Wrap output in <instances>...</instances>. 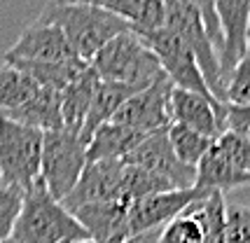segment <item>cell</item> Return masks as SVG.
<instances>
[{
    "mask_svg": "<svg viewBox=\"0 0 250 243\" xmlns=\"http://www.w3.org/2000/svg\"><path fill=\"white\" fill-rule=\"evenodd\" d=\"M141 89L126 87V84H117V82H98L96 94L91 99V105H89L87 120H84V126H82V138L89 143V138L94 136L98 126L103 124H110L112 117L117 115L122 105L133 96L138 94Z\"/></svg>",
    "mask_w": 250,
    "mask_h": 243,
    "instance_id": "obj_20",
    "label": "cell"
},
{
    "mask_svg": "<svg viewBox=\"0 0 250 243\" xmlns=\"http://www.w3.org/2000/svg\"><path fill=\"white\" fill-rule=\"evenodd\" d=\"M5 63H10L17 70H21L23 75H28L38 87L52 89L59 94H63L65 89L77 78H82L89 68V63L80 61V59H70L63 63H28V61H5Z\"/></svg>",
    "mask_w": 250,
    "mask_h": 243,
    "instance_id": "obj_22",
    "label": "cell"
},
{
    "mask_svg": "<svg viewBox=\"0 0 250 243\" xmlns=\"http://www.w3.org/2000/svg\"><path fill=\"white\" fill-rule=\"evenodd\" d=\"M129 208V201H110V203H96V206H82L73 210V215L91 241L124 243L131 236Z\"/></svg>",
    "mask_w": 250,
    "mask_h": 243,
    "instance_id": "obj_15",
    "label": "cell"
},
{
    "mask_svg": "<svg viewBox=\"0 0 250 243\" xmlns=\"http://www.w3.org/2000/svg\"><path fill=\"white\" fill-rule=\"evenodd\" d=\"M241 185H250V176L248 173H241L239 168L225 157V152L218 147V143L213 141L210 150L196 164L194 187L210 192V194H215V192L225 194V192L236 189Z\"/></svg>",
    "mask_w": 250,
    "mask_h": 243,
    "instance_id": "obj_16",
    "label": "cell"
},
{
    "mask_svg": "<svg viewBox=\"0 0 250 243\" xmlns=\"http://www.w3.org/2000/svg\"><path fill=\"white\" fill-rule=\"evenodd\" d=\"M225 103H231V105H248L250 103V44L246 56L234 68L227 87H225Z\"/></svg>",
    "mask_w": 250,
    "mask_h": 243,
    "instance_id": "obj_27",
    "label": "cell"
},
{
    "mask_svg": "<svg viewBox=\"0 0 250 243\" xmlns=\"http://www.w3.org/2000/svg\"><path fill=\"white\" fill-rule=\"evenodd\" d=\"M89 239L82 224L61 201L52 199L44 182L38 178L26 189L19 220L14 224V243H77Z\"/></svg>",
    "mask_w": 250,
    "mask_h": 243,
    "instance_id": "obj_2",
    "label": "cell"
},
{
    "mask_svg": "<svg viewBox=\"0 0 250 243\" xmlns=\"http://www.w3.org/2000/svg\"><path fill=\"white\" fill-rule=\"evenodd\" d=\"M126 166H138L143 171H150L154 176L164 178L173 189H192L196 180V168L183 164L175 152L171 150V143L166 138V131H157L145 136L141 143L133 147L126 159Z\"/></svg>",
    "mask_w": 250,
    "mask_h": 243,
    "instance_id": "obj_9",
    "label": "cell"
},
{
    "mask_svg": "<svg viewBox=\"0 0 250 243\" xmlns=\"http://www.w3.org/2000/svg\"><path fill=\"white\" fill-rule=\"evenodd\" d=\"M26 189L14 187V185H2L0 187V243L10 241L14 224L19 220Z\"/></svg>",
    "mask_w": 250,
    "mask_h": 243,
    "instance_id": "obj_25",
    "label": "cell"
},
{
    "mask_svg": "<svg viewBox=\"0 0 250 243\" xmlns=\"http://www.w3.org/2000/svg\"><path fill=\"white\" fill-rule=\"evenodd\" d=\"M138 38H141L143 42L150 47V52L157 56L164 75L171 80V84H173L175 89H185V91L199 94V96H204V99L218 101L210 94L206 80H204L201 70L196 66L194 54L187 49V44L175 33H171L168 28H159V31H154V33L138 35Z\"/></svg>",
    "mask_w": 250,
    "mask_h": 243,
    "instance_id": "obj_7",
    "label": "cell"
},
{
    "mask_svg": "<svg viewBox=\"0 0 250 243\" xmlns=\"http://www.w3.org/2000/svg\"><path fill=\"white\" fill-rule=\"evenodd\" d=\"M38 19L59 26L73 54L84 63H89L112 38L129 31L120 17L103 10L98 2H47Z\"/></svg>",
    "mask_w": 250,
    "mask_h": 243,
    "instance_id": "obj_1",
    "label": "cell"
},
{
    "mask_svg": "<svg viewBox=\"0 0 250 243\" xmlns=\"http://www.w3.org/2000/svg\"><path fill=\"white\" fill-rule=\"evenodd\" d=\"M175 87L166 75L159 78L150 87L133 94L112 117V124H120L124 129H131V131L143 133V136L166 131L168 124H171L168 105H171V91Z\"/></svg>",
    "mask_w": 250,
    "mask_h": 243,
    "instance_id": "obj_8",
    "label": "cell"
},
{
    "mask_svg": "<svg viewBox=\"0 0 250 243\" xmlns=\"http://www.w3.org/2000/svg\"><path fill=\"white\" fill-rule=\"evenodd\" d=\"M77 243H98V241H91V239H84V241H77Z\"/></svg>",
    "mask_w": 250,
    "mask_h": 243,
    "instance_id": "obj_32",
    "label": "cell"
},
{
    "mask_svg": "<svg viewBox=\"0 0 250 243\" xmlns=\"http://www.w3.org/2000/svg\"><path fill=\"white\" fill-rule=\"evenodd\" d=\"M225 243H250V206H227Z\"/></svg>",
    "mask_w": 250,
    "mask_h": 243,
    "instance_id": "obj_28",
    "label": "cell"
},
{
    "mask_svg": "<svg viewBox=\"0 0 250 243\" xmlns=\"http://www.w3.org/2000/svg\"><path fill=\"white\" fill-rule=\"evenodd\" d=\"M42 131L0 115V176L2 185L28 189L40 178Z\"/></svg>",
    "mask_w": 250,
    "mask_h": 243,
    "instance_id": "obj_6",
    "label": "cell"
},
{
    "mask_svg": "<svg viewBox=\"0 0 250 243\" xmlns=\"http://www.w3.org/2000/svg\"><path fill=\"white\" fill-rule=\"evenodd\" d=\"M84 166H87V141L80 133L59 129L42 136L40 180L52 194V199L63 201L70 194Z\"/></svg>",
    "mask_w": 250,
    "mask_h": 243,
    "instance_id": "obj_5",
    "label": "cell"
},
{
    "mask_svg": "<svg viewBox=\"0 0 250 243\" xmlns=\"http://www.w3.org/2000/svg\"><path fill=\"white\" fill-rule=\"evenodd\" d=\"M38 91V84L10 63L0 66V112H10L23 105Z\"/></svg>",
    "mask_w": 250,
    "mask_h": 243,
    "instance_id": "obj_24",
    "label": "cell"
},
{
    "mask_svg": "<svg viewBox=\"0 0 250 243\" xmlns=\"http://www.w3.org/2000/svg\"><path fill=\"white\" fill-rule=\"evenodd\" d=\"M89 68L96 73L101 82H117L133 89H145L159 78H164L157 56L131 31L112 38L89 61Z\"/></svg>",
    "mask_w": 250,
    "mask_h": 243,
    "instance_id": "obj_3",
    "label": "cell"
},
{
    "mask_svg": "<svg viewBox=\"0 0 250 243\" xmlns=\"http://www.w3.org/2000/svg\"><path fill=\"white\" fill-rule=\"evenodd\" d=\"M143 133L124 129L120 124H103L98 126L87 143V164L91 162H124L141 143Z\"/></svg>",
    "mask_w": 250,
    "mask_h": 243,
    "instance_id": "obj_18",
    "label": "cell"
},
{
    "mask_svg": "<svg viewBox=\"0 0 250 243\" xmlns=\"http://www.w3.org/2000/svg\"><path fill=\"white\" fill-rule=\"evenodd\" d=\"M0 187H2V176H0Z\"/></svg>",
    "mask_w": 250,
    "mask_h": 243,
    "instance_id": "obj_33",
    "label": "cell"
},
{
    "mask_svg": "<svg viewBox=\"0 0 250 243\" xmlns=\"http://www.w3.org/2000/svg\"><path fill=\"white\" fill-rule=\"evenodd\" d=\"M7 120L19 122L23 126H31L38 131H59L63 129V120H61V94L52 91V89L38 87V91L23 105L14 108L10 112H0Z\"/></svg>",
    "mask_w": 250,
    "mask_h": 243,
    "instance_id": "obj_17",
    "label": "cell"
},
{
    "mask_svg": "<svg viewBox=\"0 0 250 243\" xmlns=\"http://www.w3.org/2000/svg\"><path fill=\"white\" fill-rule=\"evenodd\" d=\"M103 10L120 17L131 33L147 35L164 28V0H96Z\"/></svg>",
    "mask_w": 250,
    "mask_h": 243,
    "instance_id": "obj_19",
    "label": "cell"
},
{
    "mask_svg": "<svg viewBox=\"0 0 250 243\" xmlns=\"http://www.w3.org/2000/svg\"><path fill=\"white\" fill-rule=\"evenodd\" d=\"M98 82H101L98 75L91 68H87V73L82 78H77L61 94V120H63L65 131L82 136V126H84V120H87L89 105H91V99L96 94Z\"/></svg>",
    "mask_w": 250,
    "mask_h": 243,
    "instance_id": "obj_21",
    "label": "cell"
},
{
    "mask_svg": "<svg viewBox=\"0 0 250 243\" xmlns=\"http://www.w3.org/2000/svg\"><path fill=\"white\" fill-rule=\"evenodd\" d=\"M210 197V192L204 189H173V192H162V194H152L131 203L129 208V229L131 234H141L147 229H157V227H166L168 222L175 218L185 215L187 208L196 203V201Z\"/></svg>",
    "mask_w": 250,
    "mask_h": 243,
    "instance_id": "obj_12",
    "label": "cell"
},
{
    "mask_svg": "<svg viewBox=\"0 0 250 243\" xmlns=\"http://www.w3.org/2000/svg\"><path fill=\"white\" fill-rule=\"evenodd\" d=\"M159 243H206V236L201 224L189 213H185L164 227Z\"/></svg>",
    "mask_w": 250,
    "mask_h": 243,
    "instance_id": "obj_26",
    "label": "cell"
},
{
    "mask_svg": "<svg viewBox=\"0 0 250 243\" xmlns=\"http://www.w3.org/2000/svg\"><path fill=\"white\" fill-rule=\"evenodd\" d=\"M164 28H168L187 44V49L194 54L196 66L206 80L210 94L220 103H225V87L220 82V61L215 47L204 28L199 5L192 0H166L164 2Z\"/></svg>",
    "mask_w": 250,
    "mask_h": 243,
    "instance_id": "obj_4",
    "label": "cell"
},
{
    "mask_svg": "<svg viewBox=\"0 0 250 243\" xmlns=\"http://www.w3.org/2000/svg\"><path fill=\"white\" fill-rule=\"evenodd\" d=\"M248 33H250V26H248Z\"/></svg>",
    "mask_w": 250,
    "mask_h": 243,
    "instance_id": "obj_35",
    "label": "cell"
},
{
    "mask_svg": "<svg viewBox=\"0 0 250 243\" xmlns=\"http://www.w3.org/2000/svg\"><path fill=\"white\" fill-rule=\"evenodd\" d=\"M77 59L65 40L63 31L54 23L35 19L26 26L17 42L5 54V61H28V63H63Z\"/></svg>",
    "mask_w": 250,
    "mask_h": 243,
    "instance_id": "obj_13",
    "label": "cell"
},
{
    "mask_svg": "<svg viewBox=\"0 0 250 243\" xmlns=\"http://www.w3.org/2000/svg\"><path fill=\"white\" fill-rule=\"evenodd\" d=\"M215 143H218V147L225 152V157L239 168L241 173H248L250 176V143L241 141L234 133H227V131L222 133Z\"/></svg>",
    "mask_w": 250,
    "mask_h": 243,
    "instance_id": "obj_29",
    "label": "cell"
},
{
    "mask_svg": "<svg viewBox=\"0 0 250 243\" xmlns=\"http://www.w3.org/2000/svg\"><path fill=\"white\" fill-rule=\"evenodd\" d=\"M110 201H124V162H91L84 166L80 180L65 197V210H77L82 206H96Z\"/></svg>",
    "mask_w": 250,
    "mask_h": 243,
    "instance_id": "obj_10",
    "label": "cell"
},
{
    "mask_svg": "<svg viewBox=\"0 0 250 243\" xmlns=\"http://www.w3.org/2000/svg\"><path fill=\"white\" fill-rule=\"evenodd\" d=\"M222 31V52H220V82L227 87L229 78L239 61L246 56L250 44V2L248 0H213Z\"/></svg>",
    "mask_w": 250,
    "mask_h": 243,
    "instance_id": "obj_11",
    "label": "cell"
},
{
    "mask_svg": "<svg viewBox=\"0 0 250 243\" xmlns=\"http://www.w3.org/2000/svg\"><path fill=\"white\" fill-rule=\"evenodd\" d=\"M166 138L171 143V150L175 152V157L183 162V164L196 168V164L204 159L210 145H213V138H206L201 133L192 131L187 126H180V124H168L166 129Z\"/></svg>",
    "mask_w": 250,
    "mask_h": 243,
    "instance_id": "obj_23",
    "label": "cell"
},
{
    "mask_svg": "<svg viewBox=\"0 0 250 243\" xmlns=\"http://www.w3.org/2000/svg\"><path fill=\"white\" fill-rule=\"evenodd\" d=\"M162 229L164 227L147 229V232H141V234H131L124 243H159V239H162Z\"/></svg>",
    "mask_w": 250,
    "mask_h": 243,
    "instance_id": "obj_31",
    "label": "cell"
},
{
    "mask_svg": "<svg viewBox=\"0 0 250 243\" xmlns=\"http://www.w3.org/2000/svg\"><path fill=\"white\" fill-rule=\"evenodd\" d=\"M225 131L250 143V103L248 105L225 103Z\"/></svg>",
    "mask_w": 250,
    "mask_h": 243,
    "instance_id": "obj_30",
    "label": "cell"
},
{
    "mask_svg": "<svg viewBox=\"0 0 250 243\" xmlns=\"http://www.w3.org/2000/svg\"><path fill=\"white\" fill-rule=\"evenodd\" d=\"M2 243H14V241H12V239H10V241H2Z\"/></svg>",
    "mask_w": 250,
    "mask_h": 243,
    "instance_id": "obj_34",
    "label": "cell"
},
{
    "mask_svg": "<svg viewBox=\"0 0 250 243\" xmlns=\"http://www.w3.org/2000/svg\"><path fill=\"white\" fill-rule=\"evenodd\" d=\"M171 124H180L206 138L218 141L225 133V103L204 99L199 94L173 89L171 91Z\"/></svg>",
    "mask_w": 250,
    "mask_h": 243,
    "instance_id": "obj_14",
    "label": "cell"
}]
</instances>
